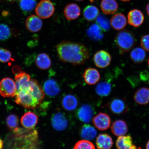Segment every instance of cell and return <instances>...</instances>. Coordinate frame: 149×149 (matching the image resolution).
Instances as JSON below:
<instances>
[{"label": "cell", "mask_w": 149, "mask_h": 149, "mask_svg": "<svg viewBox=\"0 0 149 149\" xmlns=\"http://www.w3.org/2000/svg\"><path fill=\"white\" fill-rule=\"evenodd\" d=\"M56 49L61 61L74 65H83L89 58L88 48L81 43L63 41L57 45Z\"/></svg>", "instance_id": "obj_1"}, {"label": "cell", "mask_w": 149, "mask_h": 149, "mask_svg": "<svg viewBox=\"0 0 149 149\" xmlns=\"http://www.w3.org/2000/svg\"><path fill=\"white\" fill-rule=\"evenodd\" d=\"M13 132L16 139L23 144L22 149H33L36 146L38 135L36 130L18 128Z\"/></svg>", "instance_id": "obj_2"}, {"label": "cell", "mask_w": 149, "mask_h": 149, "mask_svg": "<svg viewBox=\"0 0 149 149\" xmlns=\"http://www.w3.org/2000/svg\"><path fill=\"white\" fill-rule=\"evenodd\" d=\"M115 40L121 54L130 51L134 46L136 42L133 33L127 30L117 33Z\"/></svg>", "instance_id": "obj_3"}, {"label": "cell", "mask_w": 149, "mask_h": 149, "mask_svg": "<svg viewBox=\"0 0 149 149\" xmlns=\"http://www.w3.org/2000/svg\"><path fill=\"white\" fill-rule=\"evenodd\" d=\"M15 102L26 109H33L40 104L31 94L30 91H20L16 92Z\"/></svg>", "instance_id": "obj_4"}, {"label": "cell", "mask_w": 149, "mask_h": 149, "mask_svg": "<svg viewBox=\"0 0 149 149\" xmlns=\"http://www.w3.org/2000/svg\"><path fill=\"white\" fill-rule=\"evenodd\" d=\"M16 91L15 81L12 79L4 78L0 82V95L3 97H14Z\"/></svg>", "instance_id": "obj_5"}, {"label": "cell", "mask_w": 149, "mask_h": 149, "mask_svg": "<svg viewBox=\"0 0 149 149\" xmlns=\"http://www.w3.org/2000/svg\"><path fill=\"white\" fill-rule=\"evenodd\" d=\"M55 11L53 3L49 0H42L37 4L35 12L39 17L45 19L54 14Z\"/></svg>", "instance_id": "obj_6"}, {"label": "cell", "mask_w": 149, "mask_h": 149, "mask_svg": "<svg viewBox=\"0 0 149 149\" xmlns=\"http://www.w3.org/2000/svg\"><path fill=\"white\" fill-rule=\"evenodd\" d=\"M15 80L16 86V92L20 91H30L31 77L29 74L20 72L16 74Z\"/></svg>", "instance_id": "obj_7"}, {"label": "cell", "mask_w": 149, "mask_h": 149, "mask_svg": "<svg viewBox=\"0 0 149 149\" xmlns=\"http://www.w3.org/2000/svg\"><path fill=\"white\" fill-rule=\"evenodd\" d=\"M93 61L95 65L98 68H107L110 64L111 57L107 52L100 50L95 54Z\"/></svg>", "instance_id": "obj_8"}, {"label": "cell", "mask_w": 149, "mask_h": 149, "mask_svg": "<svg viewBox=\"0 0 149 149\" xmlns=\"http://www.w3.org/2000/svg\"><path fill=\"white\" fill-rule=\"evenodd\" d=\"M109 109L113 114L120 115L125 113L128 109V105L124 100L116 98L111 100L109 104Z\"/></svg>", "instance_id": "obj_9"}, {"label": "cell", "mask_w": 149, "mask_h": 149, "mask_svg": "<svg viewBox=\"0 0 149 149\" xmlns=\"http://www.w3.org/2000/svg\"><path fill=\"white\" fill-rule=\"evenodd\" d=\"M93 123L99 130L104 131L109 129L111 124V119L107 113H100L94 117Z\"/></svg>", "instance_id": "obj_10"}, {"label": "cell", "mask_w": 149, "mask_h": 149, "mask_svg": "<svg viewBox=\"0 0 149 149\" xmlns=\"http://www.w3.org/2000/svg\"><path fill=\"white\" fill-rule=\"evenodd\" d=\"M38 117L33 112L29 111L25 113L21 117V123L24 128L32 129L38 122Z\"/></svg>", "instance_id": "obj_11"}, {"label": "cell", "mask_w": 149, "mask_h": 149, "mask_svg": "<svg viewBox=\"0 0 149 149\" xmlns=\"http://www.w3.org/2000/svg\"><path fill=\"white\" fill-rule=\"evenodd\" d=\"M144 15L138 9H133L128 13V23L134 27H137L142 25L144 22Z\"/></svg>", "instance_id": "obj_12"}, {"label": "cell", "mask_w": 149, "mask_h": 149, "mask_svg": "<svg viewBox=\"0 0 149 149\" xmlns=\"http://www.w3.org/2000/svg\"><path fill=\"white\" fill-rule=\"evenodd\" d=\"M52 126L57 131H62L66 129L68 123L66 117L62 113H55L51 119Z\"/></svg>", "instance_id": "obj_13"}, {"label": "cell", "mask_w": 149, "mask_h": 149, "mask_svg": "<svg viewBox=\"0 0 149 149\" xmlns=\"http://www.w3.org/2000/svg\"><path fill=\"white\" fill-rule=\"evenodd\" d=\"M25 26L26 29L31 32H37L41 29L42 22L38 17L35 15H31L26 20Z\"/></svg>", "instance_id": "obj_14"}, {"label": "cell", "mask_w": 149, "mask_h": 149, "mask_svg": "<svg viewBox=\"0 0 149 149\" xmlns=\"http://www.w3.org/2000/svg\"><path fill=\"white\" fill-rule=\"evenodd\" d=\"M85 82L89 85H94L100 81V76L99 72L96 69L89 68L85 70L83 74Z\"/></svg>", "instance_id": "obj_15"}, {"label": "cell", "mask_w": 149, "mask_h": 149, "mask_svg": "<svg viewBox=\"0 0 149 149\" xmlns=\"http://www.w3.org/2000/svg\"><path fill=\"white\" fill-rule=\"evenodd\" d=\"M65 17L69 20L76 19L81 15V10L77 4L71 3L67 5L64 9Z\"/></svg>", "instance_id": "obj_16"}, {"label": "cell", "mask_w": 149, "mask_h": 149, "mask_svg": "<svg viewBox=\"0 0 149 149\" xmlns=\"http://www.w3.org/2000/svg\"><path fill=\"white\" fill-rule=\"evenodd\" d=\"M94 115V111L89 105H84L79 108L77 111V116L81 122L85 123L90 122Z\"/></svg>", "instance_id": "obj_17"}, {"label": "cell", "mask_w": 149, "mask_h": 149, "mask_svg": "<svg viewBox=\"0 0 149 149\" xmlns=\"http://www.w3.org/2000/svg\"><path fill=\"white\" fill-rule=\"evenodd\" d=\"M134 99L140 105H146L149 102V88L143 87L136 91L134 95Z\"/></svg>", "instance_id": "obj_18"}, {"label": "cell", "mask_w": 149, "mask_h": 149, "mask_svg": "<svg viewBox=\"0 0 149 149\" xmlns=\"http://www.w3.org/2000/svg\"><path fill=\"white\" fill-rule=\"evenodd\" d=\"M43 89L45 93L51 97L57 96L60 91L58 84L53 79H48L45 82Z\"/></svg>", "instance_id": "obj_19"}, {"label": "cell", "mask_w": 149, "mask_h": 149, "mask_svg": "<svg viewBox=\"0 0 149 149\" xmlns=\"http://www.w3.org/2000/svg\"><path fill=\"white\" fill-rule=\"evenodd\" d=\"M111 130L113 135L119 137L126 135L128 128L125 121L119 120L115 121L113 123L111 127Z\"/></svg>", "instance_id": "obj_20"}, {"label": "cell", "mask_w": 149, "mask_h": 149, "mask_svg": "<svg viewBox=\"0 0 149 149\" xmlns=\"http://www.w3.org/2000/svg\"><path fill=\"white\" fill-rule=\"evenodd\" d=\"M116 145L117 149H137L133 144L132 137L130 135L122 136L117 139Z\"/></svg>", "instance_id": "obj_21"}, {"label": "cell", "mask_w": 149, "mask_h": 149, "mask_svg": "<svg viewBox=\"0 0 149 149\" xmlns=\"http://www.w3.org/2000/svg\"><path fill=\"white\" fill-rule=\"evenodd\" d=\"M30 92L33 96L41 104L45 98L44 90L36 80L31 79L30 81Z\"/></svg>", "instance_id": "obj_22"}, {"label": "cell", "mask_w": 149, "mask_h": 149, "mask_svg": "<svg viewBox=\"0 0 149 149\" xmlns=\"http://www.w3.org/2000/svg\"><path fill=\"white\" fill-rule=\"evenodd\" d=\"M113 144L112 138L107 134H100L97 138L96 144L98 149H111Z\"/></svg>", "instance_id": "obj_23"}, {"label": "cell", "mask_w": 149, "mask_h": 149, "mask_svg": "<svg viewBox=\"0 0 149 149\" xmlns=\"http://www.w3.org/2000/svg\"><path fill=\"white\" fill-rule=\"evenodd\" d=\"M127 21L124 15L118 13L115 14L111 18L110 21L111 26L115 30H121L126 26Z\"/></svg>", "instance_id": "obj_24"}, {"label": "cell", "mask_w": 149, "mask_h": 149, "mask_svg": "<svg viewBox=\"0 0 149 149\" xmlns=\"http://www.w3.org/2000/svg\"><path fill=\"white\" fill-rule=\"evenodd\" d=\"M100 7L105 14L113 15L118 10V4L115 0H102Z\"/></svg>", "instance_id": "obj_25"}, {"label": "cell", "mask_w": 149, "mask_h": 149, "mask_svg": "<svg viewBox=\"0 0 149 149\" xmlns=\"http://www.w3.org/2000/svg\"><path fill=\"white\" fill-rule=\"evenodd\" d=\"M35 63L39 68L42 70H47L51 66L52 61L49 56L45 53H42L37 55Z\"/></svg>", "instance_id": "obj_26"}, {"label": "cell", "mask_w": 149, "mask_h": 149, "mask_svg": "<svg viewBox=\"0 0 149 149\" xmlns=\"http://www.w3.org/2000/svg\"><path fill=\"white\" fill-rule=\"evenodd\" d=\"M87 34L89 38L96 41L102 40L104 37L102 29L97 24L91 25L87 30Z\"/></svg>", "instance_id": "obj_27"}, {"label": "cell", "mask_w": 149, "mask_h": 149, "mask_svg": "<svg viewBox=\"0 0 149 149\" xmlns=\"http://www.w3.org/2000/svg\"><path fill=\"white\" fill-rule=\"evenodd\" d=\"M78 100L75 96L72 95H67L63 98L62 105L66 111H70L74 110L78 105Z\"/></svg>", "instance_id": "obj_28"}, {"label": "cell", "mask_w": 149, "mask_h": 149, "mask_svg": "<svg viewBox=\"0 0 149 149\" xmlns=\"http://www.w3.org/2000/svg\"><path fill=\"white\" fill-rule=\"evenodd\" d=\"M98 8L95 6L89 5L84 9L83 16L87 21L91 22L95 20L99 15Z\"/></svg>", "instance_id": "obj_29"}, {"label": "cell", "mask_w": 149, "mask_h": 149, "mask_svg": "<svg viewBox=\"0 0 149 149\" xmlns=\"http://www.w3.org/2000/svg\"><path fill=\"white\" fill-rule=\"evenodd\" d=\"M97 134L95 128L89 125H85L81 128L80 135L83 139L86 140L94 139Z\"/></svg>", "instance_id": "obj_30"}, {"label": "cell", "mask_w": 149, "mask_h": 149, "mask_svg": "<svg viewBox=\"0 0 149 149\" xmlns=\"http://www.w3.org/2000/svg\"><path fill=\"white\" fill-rule=\"evenodd\" d=\"M146 56L144 50L141 48L137 47L131 52L130 56L134 63L136 64H141L145 60Z\"/></svg>", "instance_id": "obj_31"}, {"label": "cell", "mask_w": 149, "mask_h": 149, "mask_svg": "<svg viewBox=\"0 0 149 149\" xmlns=\"http://www.w3.org/2000/svg\"><path fill=\"white\" fill-rule=\"evenodd\" d=\"M112 87L110 82L108 81H104L99 83L96 87L97 94L99 96L106 97L110 94Z\"/></svg>", "instance_id": "obj_32"}, {"label": "cell", "mask_w": 149, "mask_h": 149, "mask_svg": "<svg viewBox=\"0 0 149 149\" xmlns=\"http://www.w3.org/2000/svg\"><path fill=\"white\" fill-rule=\"evenodd\" d=\"M21 10L26 13L32 11L37 4V0H18Z\"/></svg>", "instance_id": "obj_33"}, {"label": "cell", "mask_w": 149, "mask_h": 149, "mask_svg": "<svg viewBox=\"0 0 149 149\" xmlns=\"http://www.w3.org/2000/svg\"><path fill=\"white\" fill-rule=\"evenodd\" d=\"M97 24L101 28L102 30L107 31L110 28L109 21L106 16L102 14L99 15L96 19Z\"/></svg>", "instance_id": "obj_34"}, {"label": "cell", "mask_w": 149, "mask_h": 149, "mask_svg": "<svg viewBox=\"0 0 149 149\" xmlns=\"http://www.w3.org/2000/svg\"><path fill=\"white\" fill-rule=\"evenodd\" d=\"M6 123L9 129L14 131L18 128L19 120L17 116L13 114L9 115L6 118Z\"/></svg>", "instance_id": "obj_35"}, {"label": "cell", "mask_w": 149, "mask_h": 149, "mask_svg": "<svg viewBox=\"0 0 149 149\" xmlns=\"http://www.w3.org/2000/svg\"><path fill=\"white\" fill-rule=\"evenodd\" d=\"M11 35V30L8 26L3 24H0V40H6Z\"/></svg>", "instance_id": "obj_36"}, {"label": "cell", "mask_w": 149, "mask_h": 149, "mask_svg": "<svg viewBox=\"0 0 149 149\" xmlns=\"http://www.w3.org/2000/svg\"><path fill=\"white\" fill-rule=\"evenodd\" d=\"M74 149H95L92 142L86 140L80 141L75 144Z\"/></svg>", "instance_id": "obj_37"}, {"label": "cell", "mask_w": 149, "mask_h": 149, "mask_svg": "<svg viewBox=\"0 0 149 149\" xmlns=\"http://www.w3.org/2000/svg\"><path fill=\"white\" fill-rule=\"evenodd\" d=\"M12 59V55L10 51L5 48H0V62L6 63Z\"/></svg>", "instance_id": "obj_38"}, {"label": "cell", "mask_w": 149, "mask_h": 149, "mask_svg": "<svg viewBox=\"0 0 149 149\" xmlns=\"http://www.w3.org/2000/svg\"><path fill=\"white\" fill-rule=\"evenodd\" d=\"M141 45L143 49L149 52V35H146L141 38Z\"/></svg>", "instance_id": "obj_39"}, {"label": "cell", "mask_w": 149, "mask_h": 149, "mask_svg": "<svg viewBox=\"0 0 149 149\" xmlns=\"http://www.w3.org/2000/svg\"><path fill=\"white\" fill-rule=\"evenodd\" d=\"M15 1L16 0H0V1L8 3H12Z\"/></svg>", "instance_id": "obj_40"}, {"label": "cell", "mask_w": 149, "mask_h": 149, "mask_svg": "<svg viewBox=\"0 0 149 149\" xmlns=\"http://www.w3.org/2000/svg\"><path fill=\"white\" fill-rule=\"evenodd\" d=\"M3 142L1 138H0V149H3Z\"/></svg>", "instance_id": "obj_41"}, {"label": "cell", "mask_w": 149, "mask_h": 149, "mask_svg": "<svg viewBox=\"0 0 149 149\" xmlns=\"http://www.w3.org/2000/svg\"><path fill=\"white\" fill-rule=\"evenodd\" d=\"M146 11L147 14H148V15L149 17V3L148 5H147L146 6Z\"/></svg>", "instance_id": "obj_42"}, {"label": "cell", "mask_w": 149, "mask_h": 149, "mask_svg": "<svg viewBox=\"0 0 149 149\" xmlns=\"http://www.w3.org/2000/svg\"><path fill=\"white\" fill-rule=\"evenodd\" d=\"M146 149H149V140L147 142L146 145Z\"/></svg>", "instance_id": "obj_43"}, {"label": "cell", "mask_w": 149, "mask_h": 149, "mask_svg": "<svg viewBox=\"0 0 149 149\" xmlns=\"http://www.w3.org/2000/svg\"><path fill=\"white\" fill-rule=\"evenodd\" d=\"M120 1H123L126 2V1H130V0H120Z\"/></svg>", "instance_id": "obj_44"}, {"label": "cell", "mask_w": 149, "mask_h": 149, "mask_svg": "<svg viewBox=\"0 0 149 149\" xmlns=\"http://www.w3.org/2000/svg\"><path fill=\"white\" fill-rule=\"evenodd\" d=\"M74 1H84V0H74Z\"/></svg>", "instance_id": "obj_45"}, {"label": "cell", "mask_w": 149, "mask_h": 149, "mask_svg": "<svg viewBox=\"0 0 149 149\" xmlns=\"http://www.w3.org/2000/svg\"><path fill=\"white\" fill-rule=\"evenodd\" d=\"M148 64L149 66V59H148Z\"/></svg>", "instance_id": "obj_46"}, {"label": "cell", "mask_w": 149, "mask_h": 149, "mask_svg": "<svg viewBox=\"0 0 149 149\" xmlns=\"http://www.w3.org/2000/svg\"><path fill=\"white\" fill-rule=\"evenodd\" d=\"M22 149V148H15V149Z\"/></svg>", "instance_id": "obj_47"}, {"label": "cell", "mask_w": 149, "mask_h": 149, "mask_svg": "<svg viewBox=\"0 0 149 149\" xmlns=\"http://www.w3.org/2000/svg\"><path fill=\"white\" fill-rule=\"evenodd\" d=\"M137 149H141V148H138Z\"/></svg>", "instance_id": "obj_48"}]
</instances>
